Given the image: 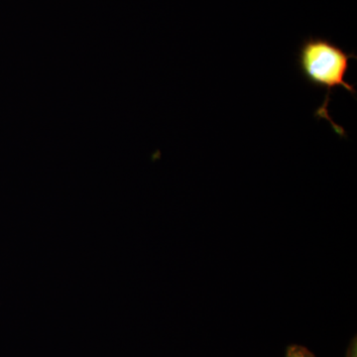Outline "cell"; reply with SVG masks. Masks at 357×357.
Segmentation results:
<instances>
[{"instance_id":"cell-2","label":"cell","mask_w":357,"mask_h":357,"mask_svg":"<svg viewBox=\"0 0 357 357\" xmlns=\"http://www.w3.org/2000/svg\"><path fill=\"white\" fill-rule=\"evenodd\" d=\"M286 357H316L312 352L310 351L307 347L302 345L293 344L287 347Z\"/></svg>"},{"instance_id":"cell-1","label":"cell","mask_w":357,"mask_h":357,"mask_svg":"<svg viewBox=\"0 0 357 357\" xmlns=\"http://www.w3.org/2000/svg\"><path fill=\"white\" fill-rule=\"evenodd\" d=\"M352 59H356V54L347 53L332 40L323 37L311 36L303 40L297 54L298 68L305 81L314 88L326 91L325 102L316 110L314 116L330 122L340 137L347 136L345 130L331 119L328 107L333 89L342 88L356 96L354 84L345 79Z\"/></svg>"},{"instance_id":"cell-3","label":"cell","mask_w":357,"mask_h":357,"mask_svg":"<svg viewBox=\"0 0 357 357\" xmlns=\"http://www.w3.org/2000/svg\"><path fill=\"white\" fill-rule=\"evenodd\" d=\"M357 344L356 337L352 338L351 344L347 349V356L345 357H357Z\"/></svg>"}]
</instances>
